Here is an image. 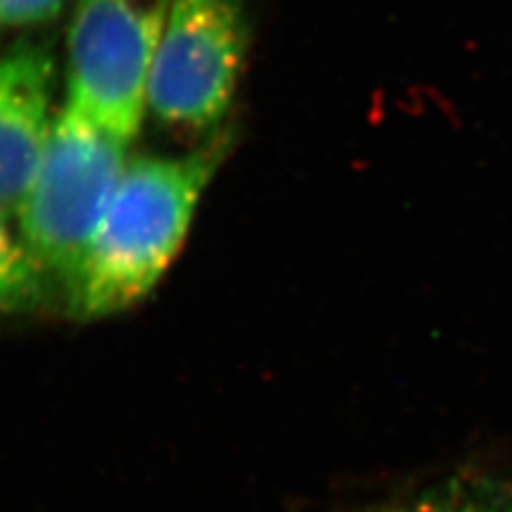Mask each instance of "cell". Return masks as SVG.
Returning <instances> with one entry per match:
<instances>
[{
    "mask_svg": "<svg viewBox=\"0 0 512 512\" xmlns=\"http://www.w3.org/2000/svg\"><path fill=\"white\" fill-rule=\"evenodd\" d=\"M227 152L229 135L220 131L182 156L128 160L69 288L79 318L120 314L152 291L180 254Z\"/></svg>",
    "mask_w": 512,
    "mask_h": 512,
    "instance_id": "obj_1",
    "label": "cell"
},
{
    "mask_svg": "<svg viewBox=\"0 0 512 512\" xmlns=\"http://www.w3.org/2000/svg\"><path fill=\"white\" fill-rule=\"evenodd\" d=\"M128 146L64 101L35 182L15 218L43 274L71 288L126 169Z\"/></svg>",
    "mask_w": 512,
    "mask_h": 512,
    "instance_id": "obj_2",
    "label": "cell"
},
{
    "mask_svg": "<svg viewBox=\"0 0 512 512\" xmlns=\"http://www.w3.org/2000/svg\"><path fill=\"white\" fill-rule=\"evenodd\" d=\"M248 43L244 0H171L152 64L150 114L175 131L220 133Z\"/></svg>",
    "mask_w": 512,
    "mask_h": 512,
    "instance_id": "obj_3",
    "label": "cell"
},
{
    "mask_svg": "<svg viewBox=\"0 0 512 512\" xmlns=\"http://www.w3.org/2000/svg\"><path fill=\"white\" fill-rule=\"evenodd\" d=\"M171 0H75L67 101L131 143L148 111V86Z\"/></svg>",
    "mask_w": 512,
    "mask_h": 512,
    "instance_id": "obj_4",
    "label": "cell"
},
{
    "mask_svg": "<svg viewBox=\"0 0 512 512\" xmlns=\"http://www.w3.org/2000/svg\"><path fill=\"white\" fill-rule=\"evenodd\" d=\"M54 62L35 45L0 58V214H18L50 146Z\"/></svg>",
    "mask_w": 512,
    "mask_h": 512,
    "instance_id": "obj_5",
    "label": "cell"
},
{
    "mask_svg": "<svg viewBox=\"0 0 512 512\" xmlns=\"http://www.w3.org/2000/svg\"><path fill=\"white\" fill-rule=\"evenodd\" d=\"M504 483L502 474L463 468L384 504L378 512H495Z\"/></svg>",
    "mask_w": 512,
    "mask_h": 512,
    "instance_id": "obj_6",
    "label": "cell"
},
{
    "mask_svg": "<svg viewBox=\"0 0 512 512\" xmlns=\"http://www.w3.org/2000/svg\"><path fill=\"white\" fill-rule=\"evenodd\" d=\"M43 269L0 214V308H20L41 291Z\"/></svg>",
    "mask_w": 512,
    "mask_h": 512,
    "instance_id": "obj_7",
    "label": "cell"
},
{
    "mask_svg": "<svg viewBox=\"0 0 512 512\" xmlns=\"http://www.w3.org/2000/svg\"><path fill=\"white\" fill-rule=\"evenodd\" d=\"M64 0H0V28L37 26L54 20Z\"/></svg>",
    "mask_w": 512,
    "mask_h": 512,
    "instance_id": "obj_8",
    "label": "cell"
},
{
    "mask_svg": "<svg viewBox=\"0 0 512 512\" xmlns=\"http://www.w3.org/2000/svg\"><path fill=\"white\" fill-rule=\"evenodd\" d=\"M495 512H512V476H506V483L498 500V506H495Z\"/></svg>",
    "mask_w": 512,
    "mask_h": 512,
    "instance_id": "obj_9",
    "label": "cell"
}]
</instances>
